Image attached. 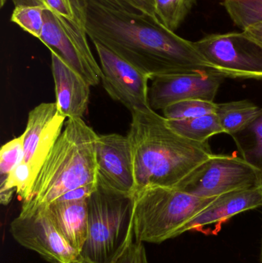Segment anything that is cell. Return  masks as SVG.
I'll list each match as a JSON object with an SVG mask.
<instances>
[{"label": "cell", "instance_id": "1", "mask_svg": "<svg viewBox=\"0 0 262 263\" xmlns=\"http://www.w3.org/2000/svg\"><path fill=\"white\" fill-rule=\"evenodd\" d=\"M86 1V33L92 43L106 46L151 80L172 74L223 76L195 49L193 42L178 36L158 18Z\"/></svg>", "mask_w": 262, "mask_h": 263}, {"label": "cell", "instance_id": "2", "mask_svg": "<svg viewBox=\"0 0 262 263\" xmlns=\"http://www.w3.org/2000/svg\"><path fill=\"white\" fill-rule=\"evenodd\" d=\"M127 136L132 147L135 193L149 187L175 188L214 155L209 142L183 137L152 109L132 112Z\"/></svg>", "mask_w": 262, "mask_h": 263}, {"label": "cell", "instance_id": "3", "mask_svg": "<svg viewBox=\"0 0 262 263\" xmlns=\"http://www.w3.org/2000/svg\"><path fill=\"white\" fill-rule=\"evenodd\" d=\"M98 136L83 119H68L23 205H48L68 192L97 182Z\"/></svg>", "mask_w": 262, "mask_h": 263}, {"label": "cell", "instance_id": "4", "mask_svg": "<svg viewBox=\"0 0 262 263\" xmlns=\"http://www.w3.org/2000/svg\"><path fill=\"white\" fill-rule=\"evenodd\" d=\"M215 198H200L172 187H149L133 196L135 239L159 244L181 235L188 222Z\"/></svg>", "mask_w": 262, "mask_h": 263}, {"label": "cell", "instance_id": "5", "mask_svg": "<svg viewBox=\"0 0 262 263\" xmlns=\"http://www.w3.org/2000/svg\"><path fill=\"white\" fill-rule=\"evenodd\" d=\"M133 197L98 183L88 199L89 235L81 255L109 263L127 239L132 224Z\"/></svg>", "mask_w": 262, "mask_h": 263}, {"label": "cell", "instance_id": "6", "mask_svg": "<svg viewBox=\"0 0 262 263\" xmlns=\"http://www.w3.org/2000/svg\"><path fill=\"white\" fill-rule=\"evenodd\" d=\"M261 185V172L243 157L214 154L192 170L175 188L200 198H215Z\"/></svg>", "mask_w": 262, "mask_h": 263}, {"label": "cell", "instance_id": "7", "mask_svg": "<svg viewBox=\"0 0 262 263\" xmlns=\"http://www.w3.org/2000/svg\"><path fill=\"white\" fill-rule=\"evenodd\" d=\"M193 44L223 77L262 80V46L244 32L212 34Z\"/></svg>", "mask_w": 262, "mask_h": 263}, {"label": "cell", "instance_id": "8", "mask_svg": "<svg viewBox=\"0 0 262 263\" xmlns=\"http://www.w3.org/2000/svg\"><path fill=\"white\" fill-rule=\"evenodd\" d=\"M44 18L43 32L38 40L91 86H97L102 80L103 72L92 55L86 29L46 9Z\"/></svg>", "mask_w": 262, "mask_h": 263}, {"label": "cell", "instance_id": "9", "mask_svg": "<svg viewBox=\"0 0 262 263\" xmlns=\"http://www.w3.org/2000/svg\"><path fill=\"white\" fill-rule=\"evenodd\" d=\"M12 237L51 263H71L79 255L52 223L46 205H23L10 225Z\"/></svg>", "mask_w": 262, "mask_h": 263}, {"label": "cell", "instance_id": "10", "mask_svg": "<svg viewBox=\"0 0 262 263\" xmlns=\"http://www.w3.org/2000/svg\"><path fill=\"white\" fill-rule=\"evenodd\" d=\"M99 57L103 86L110 97L124 105L131 114L151 109V78L103 45L93 43Z\"/></svg>", "mask_w": 262, "mask_h": 263}, {"label": "cell", "instance_id": "11", "mask_svg": "<svg viewBox=\"0 0 262 263\" xmlns=\"http://www.w3.org/2000/svg\"><path fill=\"white\" fill-rule=\"evenodd\" d=\"M95 159L97 182L112 191L133 197L135 175L129 137L117 133L98 135Z\"/></svg>", "mask_w": 262, "mask_h": 263}, {"label": "cell", "instance_id": "12", "mask_svg": "<svg viewBox=\"0 0 262 263\" xmlns=\"http://www.w3.org/2000/svg\"><path fill=\"white\" fill-rule=\"evenodd\" d=\"M225 78L212 73L172 74L154 77L149 89V106L156 111L163 110L184 100L214 102Z\"/></svg>", "mask_w": 262, "mask_h": 263}, {"label": "cell", "instance_id": "13", "mask_svg": "<svg viewBox=\"0 0 262 263\" xmlns=\"http://www.w3.org/2000/svg\"><path fill=\"white\" fill-rule=\"evenodd\" d=\"M66 119L55 103H41L29 112L26 129L21 136L23 161L30 167L33 181L61 135Z\"/></svg>", "mask_w": 262, "mask_h": 263}, {"label": "cell", "instance_id": "14", "mask_svg": "<svg viewBox=\"0 0 262 263\" xmlns=\"http://www.w3.org/2000/svg\"><path fill=\"white\" fill-rule=\"evenodd\" d=\"M51 67L58 110L67 119L82 118L89 106L90 85L51 52Z\"/></svg>", "mask_w": 262, "mask_h": 263}, {"label": "cell", "instance_id": "15", "mask_svg": "<svg viewBox=\"0 0 262 263\" xmlns=\"http://www.w3.org/2000/svg\"><path fill=\"white\" fill-rule=\"evenodd\" d=\"M262 206V185L235 190L215 198L206 209L191 219L182 230L181 235L206 226L219 223L230 218Z\"/></svg>", "mask_w": 262, "mask_h": 263}, {"label": "cell", "instance_id": "16", "mask_svg": "<svg viewBox=\"0 0 262 263\" xmlns=\"http://www.w3.org/2000/svg\"><path fill=\"white\" fill-rule=\"evenodd\" d=\"M46 207L58 233L72 248L81 254L89 235L88 199L55 200Z\"/></svg>", "mask_w": 262, "mask_h": 263}, {"label": "cell", "instance_id": "17", "mask_svg": "<svg viewBox=\"0 0 262 263\" xmlns=\"http://www.w3.org/2000/svg\"><path fill=\"white\" fill-rule=\"evenodd\" d=\"M260 108L249 100L217 103L216 114L225 133L234 136L247 127Z\"/></svg>", "mask_w": 262, "mask_h": 263}, {"label": "cell", "instance_id": "18", "mask_svg": "<svg viewBox=\"0 0 262 263\" xmlns=\"http://www.w3.org/2000/svg\"><path fill=\"white\" fill-rule=\"evenodd\" d=\"M167 121L175 133L194 142H209L212 136L225 133L215 114L196 118Z\"/></svg>", "mask_w": 262, "mask_h": 263}, {"label": "cell", "instance_id": "19", "mask_svg": "<svg viewBox=\"0 0 262 263\" xmlns=\"http://www.w3.org/2000/svg\"><path fill=\"white\" fill-rule=\"evenodd\" d=\"M232 137L243 159L262 175V108L247 127Z\"/></svg>", "mask_w": 262, "mask_h": 263}, {"label": "cell", "instance_id": "20", "mask_svg": "<svg viewBox=\"0 0 262 263\" xmlns=\"http://www.w3.org/2000/svg\"><path fill=\"white\" fill-rule=\"evenodd\" d=\"M14 9L10 21L23 31L39 39L44 26V7L37 0H12Z\"/></svg>", "mask_w": 262, "mask_h": 263}, {"label": "cell", "instance_id": "21", "mask_svg": "<svg viewBox=\"0 0 262 263\" xmlns=\"http://www.w3.org/2000/svg\"><path fill=\"white\" fill-rule=\"evenodd\" d=\"M221 4L234 24L243 30L262 23V0H224Z\"/></svg>", "mask_w": 262, "mask_h": 263}, {"label": "cell", "instance_id": "22", "mask_svg": "<svg viewBox=\"0 0 262 263\" xmlns=\"http://www.w3.org/2000/svg\"><path fill=\"white\" fill-rule=\"evenodd\" d=\"M195 0H155V14L163 26L175 32L190 12Z\"/></svg>", "mask_w": 262, "mask_h": 263}, {"label": "cell", "instance_id": "23", "mask_svg": "<svg viewBox=\"0 0 262 263\" xmlns=\"http://www.w3.org/2000/svg\"><path fill=\"white\" fill-rule=\"evenodd\" d=\"M46 10L86 29V0H37Z\"/></svg>", "mask_w": 262, "mask_h": 263}, {"label": "cell", "instance_id": "24", "mask_svg": "<svg viewBox=\"0 0 262 263\" xmlns=\"http://www.w3.org/2000/svg\"><path fill=\"white\" fill-rule=\"evenodd\" d=\"M217 103L203 100H188L174 103L163 109L168 120L196 118L216 112Z\"/></svg>", "mask_w": 262, "mask_h": 263}, {"label": "cell", "instance_id": "25", "mask_svg": "<svg viewBox=\"0 0 262 263\" xmlns=\"http://www.w3.org/2000/svg\"><path fill=\"white\" fill-rule=\"evenodd\" d=\"M24 160L23 137L12 139L0 150V173L3 179L7 177Z\"/></svg>", "mask_w": 262, "mask_h": 263}, {"label": "cell", "instance_id": "26", "mask_svg": "<svg viewBox=\"0 0 262 263\" xmlns=\"http://www.w3.org/2000/svg\"><path fill=\"white\" fill-rule=\"evenodd\" d=\"M109 263H149L143 242L135 239L133 224L126 242Z\"/></svg>", "mask_w": 262, "mask_h": 263}, {"label": "cell", "instance_id": "27", "mask_svg": "<svg viewBox=\"0 0 262 263\" xmlns=\"http://www.w3.org/2000/svg\"><path fill=\"white\" fill-rule=\"evenodd\" d=\"M98 182L95 183H91L84 186L75 189L72 191L68 192L64 195L58 198L57 200L62 201H72V200H84L89 199L91 195L96 190Z\"/></svg>", "mask_w": 262, "mask_h": 263}, {"label": "cell", "instance_id": "28", "mask_svg": "<svg viewBox=\"0 0 262 263\" xmlns=\"http://www.w3.org/2000/svg\"><path fill=\"white\" fill-rule=\"evenodd\" d=\"M132 10L157 18L155 0H122Z\"/></svg>", "mask_w": 262, "mask_h": 263}, {"label": "cell", "instance_id": "29", "mask_svg": "<svg viewBox=\"0 0 262 263\" xmlns=\"http://www.w3.org/2000/svg\"><path fill=\"white\" fill-rule=\"evenodd\" d=\"M243 32L246 36L262 46V23L249 26Z\"/></svg>", "mask_w": 262, "mask_h": 263}, {"label": "cell", "instance_id": "30", "mask_svg": "<svg viewBox=\"0 0 262 263\" xmlns=\"http://www.w3.org/2000/svg\"><path fill=\"white\" fill-rule=\"evenodd\" d=\"M94 1L97 2L99 4L106 6V7L112 8V9L134 11L131 8H129L126 3H123L122 0H94Z\"/></svg>", "mask_w": 262, "mask_h": 263}, {"label": "cell", "instance_id": "31", "mask_svg": "<svg viewBox=\"0 0 262 263\" xmlns=\"http://www.w3.org/2000/svg\"><path fill=\"white\" fill-rule=\"evenodd\" d=\"M71 263H95L92 259H89L87 256H83L79 254L75 259Z\"/></svg>", "mask_w": 262, "mask_h": 263}, {"label": "cell", "instance_id": "32", "mask_svg": "<svg viewBox=\"0 0 262 263\" xmlns=\"http://www.w3.org/2000/svg\"><path fill=\"white\" fill-rule=\"evenodd\" d=\"M261 263H262V243H261Z\"/></svg>", "mask_w": 262, "mask_h": 263}]
</instances>
